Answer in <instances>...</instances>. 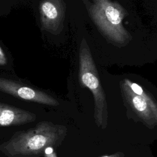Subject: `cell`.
Returning <instances> with one entry per match:
<instances>
[{"instance_id":"cell-9","label":"cell","mask_w":157,"mask_h":157,"mask_svg":"<svg viewBox=\"0 0 157 157\" xmlns=\"http://www.w3.org/2000/svg\"><path fill=\"white\" fill-rule=\"evenodd\" d=\"M6 63V59L5 55L0 47V64L3 65V64H5Z\"/></svg>"},{"instance_id":"cell-10","label":"cell","mask_w":157,"mask_h":157,"mask_svg":"<svg viewBox=\"0 0 157 157\" xmlns=\"http://www.w3.org/2000/svg\"><path fill=\"white\" fill-rule=\"evenodd\" d=\"M52 151H53V149L52 148H50V147L47 148L46 150H45V153L46 154H50Z\"/></svg>"},{"instance_id":"cell-5","label":"cell","mask_w":157,"mask_h":157,"mask_svg":"<svg viewBox=\"0 0 157 157\" xmlns=\"http://www.w3.org/2000/svg\"><path fill=\"white\" fill-rule=\"evenodd\" d=\"M105 15L109 21L113 25H118L121 22L119 11L112 6H108L105 9Z\"/></svg>"},{"instance_id":"cell-11","label":"cell","mask_w":157,"mask_h":157,"mask_svg":"<svg viewBox=\"0 0 157 157\" xmlns=\"http://www.w3.org/2000/svg\"><path fill=\"white\" fill-rule=\"evenodd\" d=\"M104 157H108V156H104Z\"/></svg>"},{"instance_id":"cell-2","label":"cell","mask_w":157,"mask_h":157,"mask_svg":"<svg viewBox=\"0 0 157 157\" xmlns=\"http://www.w3.org/2000/svg\"><path fill=\"white\" fill-rule=\"evenodd\" d=\"M30 115L33 114L0 104V125L7 126L12 123L24 121L31 118Z\"/></svg>"},{"instance_id":"cell-8","label":"cell","mask_w":157,"mask_h":157,"mask_svg":"<svg viewBox=\"0 0 157 157\" xmlns=\"http://www.w3.org/2000/svg\"><path fill=\"white\" fill-rule=\"evenodd\" d=\"M131 88L134 91V93H136V94H137L139 95L142 94L143 93V90H142V88L140 86H139L138 85H137L136 83H132L131 85Z\"/></svg>"},{"instance_id":"cell-7","label":"cell","mask_w":157,"mask_h":157,"mask_svg":"<svg viewBox=\"0 0 157 157\" xmlns=\"http://www.w3.org/2000/svg\"><path fill=\"white\" fill-rule=\"evenodd\" d=\"M133 104L135 108L139 111H144L147 107L145 100L140 96H136L133 98Z\"/></svg>"},{"instance_id":"cell-1","label":"cell","mask_w":157,"mask_h":157,"mask_svg":"<svg viewBox=\"0 0 157 157\" xmlns=\"http://www.w3.org/2000/svg\"><path fill=\"white\" fill-rule=\"evenodd\" d=\"M0 90L21 99L40 103L50 104V99L45 94L6 79L0 78Z\"/></svg>"},{"instance_id":"cell-6","label":"cell","mask_w":157,"mask_h":157,"mask_svg":"<svg viewBox=\"0 0 157 157\" xmlns=\"http://www.w3.org/2000/svg\"><path fill=\"white\" fill-rule=\"evenodd\" d=\"M82 82L83 83L91 90H94L98 88L99 82L98 78L91 73H85L82 75Z\"/></svg>"},{"instance_id":"cell-3","label":"cell","mask_w":157,"mask_h":157,"mask_svg":"<svg viewBox=\"0 0 157 157\" xmlns=\"http://www.w3.org/2000/svg\"><path fill=\"white\" fill-rule=\"evenodd\" d=\"M41 13L50 20L55 19L58 16L56 8L49 1H45L41 5Z\"/></svg>"},{"instance_id":"cell-4","label":"cell","mask_w":157,"mask_h":157,"mask_svg":"<svg viewBox=\"0 0 157 157\" xmlns=\"http://www.w3.org/2000/svg\"><path fill=\"white\" fill-rule=\"evenodd\" d=\"M45 137L41 134H37L29 139L28 140V145L32 150H37L42 148L45 145Z\"/></svg>"}]
</instances>
